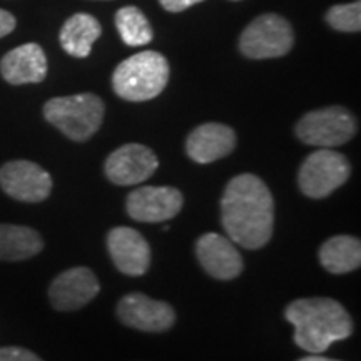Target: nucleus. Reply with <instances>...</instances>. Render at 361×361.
Returning <instances> with one entry per match:
<instances>
[{
  "label": "nucleus",
  "instance_id": "nucleus-11",
  "mask_svg": "<svg viewBox=\"0 0 361 361\" xmlns=\"http://www.w3.org/2000/svg\"><path fill=\"white\" fill-rule=\"evenodd\" d=\"M184 197L171 186H144L133 191L126 200V209L139 223H162L183 209Z\"/></svg>",
  "mask_w": 361,
  "mask_h": 361
},
{
  "label": "nucleus",
  "instance_id": "nucleus-15",
  "mask_svg": "<svg viewBox=\"0 0 361 361\" xmlns=\"http://www.w3.org/2000/svg\"><path fill=\"white\" fill-rule=\"evenodd\" d=\"M236 147V133L226 124L206 123L197 126L188 135L186 152L197 164L211 162L229 156Z\"/></svg>",
  "mask_w": 361,
  "mask_h": 361
},
{
  "label": "nucleus",
  "instance_id": "nucleus-17",
  "mask_svg": "<svg viewBox=\"0 0 361 361\" xmlns=\"http://www.w3.org/2000/svg\"><path fill=\"white\" fill-rule=\"evenodd\" d=\"M102 27L99 20L90 13H74L62 25L59 40H61L62 49L72 57L84 59L87 57L92 45L101 37Z\"/></svg>",
  "mask_w": 361,
  "mask_h": 361
},
{
  "label": "nucleus",
  "instance_id": "nucleus-25",
  "mask_svg": "<svg viewBox=\"0 0 361 361\" xmlns=\"http://www.w3.org/2000/svg\"><path fill=\"white\" fill-rule=\"evenodd\" d=\"M298 361H338V360L326 358V356H319V355H310V356H305V358H301Z\"/></svg>",
  "mask_w": 361,
  "mask_h": 361
},
{
  "label": "nucleus",
  "instance_id": "nucleus-16",
  "mask_svg": "<svg viewBox=\"0 0 361 361\" xmlns=\"http://www.w3.org/2000/svg\"><path fill=\"white\" fill-rule=\"evenodd\" d=\"M0 74L12 85L42 82L47 78V57L44 49L34 42L12 49L0 61Z\"/></svg>",
  "mask_w": 361,
  "mask_h": 361
},
{
  "label": "nucleus",
  "instance_id": "nucleus-13",
  "mask_svg": "<svg viewBox=\"0 0 361 361\" xmlns=\"http://www.w3.org/2000/svg\"><path fill=\"white\" fill-rule=\"evenodd\" d=\"M107 250L116 268L128 276H142L151 266V246L141 233L128 226L111 229Z\"/></svg>",
  "mask_w": 361,
  "mask_h": 361
},
{
  "label": "nucleus",
  "instance_id": "nucleus-19",
  "mask_svg": "<svg viewBox=\"0 0 361 361\" xmlns=\"http://www.w3.org/2000/svg\"><path fill=\"white\" fill-rule=\"evenodd\" d=\"M44 250V239L32 228L0 224V261H25Z\"/></svg>",
  "mask_w": 361,
  "mask_h": 361
},
{
  "label": "nucleus",
  "instance_id": "nucleus-4",
  "mask_svg": "<svg viewBox=\"0 0 361 361\" xmlns=\"http://www.w3.org/2000/svg\"><path fill=\"white\" fill-rule=\"evenodd\" d=\"M104 112L102 99L90 92L54 97L44 104L45 121L75 142L89 141L101 129Z\"/></svg>",
  "mask_w": 361,
  "mask_h": 361
},
{
  "label": "nucleus",
  "instance_id": "nucleus-22",
  "mask_svg": "<svg viewBox=\"0 0 361 361\" xmlns=\"http://www.w3.org/2000/svg\"><path fill=\"white\" fill-rule=\"evenodd\" d=\"M0 361H44L30 350L20 346H6L0 348Z\"/></svg>",
  "mask_w": 361,
  "mask_h": 361
},
{
  "label": "nucleus",
  "instance_id": "nucleus-21",
  "mask_svg": "<svg viewBox=\"0 0 361 361\" xmlns=\"http://www.w3.org/2000/svg\"><path fill=\"white\" fill-rule=\"evenodd\" d=\"M326 22L340 32H360L361 30V4L360 0L351 4L335 6L326 12Z\"/></svg>",
  "mask_w": 361,
  "mask_h": 361
},
{
  "label": "nucleus",
  "instance_id": "nucleus-2",
  "mask_svg": "<svg viewBox=\"0 0 361 361\" xmlns=\"http://www.w3.org/2000/svg\"><path fill=\"white\" fill-rule=\"evenodd\" d=\"M284 318L295 326V343L311 355H322L333 343L353 333V319L333 298H300L284 310Z\"/></svg>",
  "mask_w": 361,
  "mask_h": 361
},
{
  "label": "nucleus",
  "instance_id": "nucleus-10",
  "mask_svg": "<svg viewBox=\"0 0 361 361\" xmlns=\"http://www.w3.org/2000/svg\"><path fill=\"white\" fill-rule=\"evenodd\" d=\"M159 168V161L154 151L142 144H124L104 164V173L111 183L117 186H134L151 178Z\"/></svg>",
  "mask_w": 361,
  "mask_h": 361
},
{
  "label": "nucleus",
  "instance_id": "nucleus-18",
  "mask_svg": "<svg viewBox=\"0 0 361 361\" xmlns=\"http://www.w3.org/2000/svg\"><path fill=\"white\" fill-rule=\"evenodd\" d=\"M319 263L333 274H346L358 269L361 264L360 239L348 234L329 238L319 247Z\"/></svg>",
  "mask_w": 361,
  "mask_h": 361
},
{
  "label": "nucleus",
  "instance_id": "nucleus-24",
  "mask_svg": "<svg viewBox=\"0 0 361 361\" xmlns=\"http://www.w3.org/2000/svg\"><path fill=\"white\" fill-rule=\"evenodd\" d=\"M200 2H202V0H159L161 6L168 12H183Z\"/></svg>",
  "mask_w": 361,
  "mask_h": 361
},
{
  "label": "nucleus",
  "instance_id": "nucleus-7",
  "mask_svg": "<svg viewBox=\"0 0 361 361\" xmlns=\"http://www.w3.org/2000/svg\"><path fill=\"white\" fill-rule=\"evenodd\" d=\"M295 44V34L284 17L278 13H263L243 30L239 51L247 59L263 61L286 56Z\"/></svg>",
  "mask_w": 361,
  "mask_h": 361
},
{
  "label": "nucleus",
  "instance_id": "nucleus-6",
  "mask_svg": "<svg viewBox=\"0 0 361 361\" xmlns=\"http://www.w3.org/2000/svg\"><path fill=\"white\" fill-rule=\"evenodd\" d=\"M351 164L345 154L322 147L311 152L298 173V186L311 200H323L350 179Z\"/></svg>",
  "mask_w": 361,
  "mask_h": 361
},
{
  "label": "nucleus",
  "instance_id": "nucleus-14",
  "mask_svg": "<svg viewBox=\"0 0 361 361\" xmlns=\"http://www.w3.org/2000/svg\"><path fill=\"white\" fill-rule=\"evenodd\" d=\"M196 255L202 269L221 281L238 278L245 268L241 252L234 243L218 233L202 234L196 243Z\"/></svg>",
  "mask_w": 361,
  "mask_h": 361
},
{
  "label": "nucleus",
  "instance_id": "nucleus-12",
  "mask_svg": "<svg viewBox=\"0 0 361 361\" xmlns=\"http://www.w3.org/2000/svg\"><path fill=\"white\" fill-rule=\"evenodd\" d=\"M101 284L89 268L78 266L61 273L49 286V300L57 311H75L99 295Z\"/></svg>",
  "mask_w": 361,
  "mask_h": 361
},
{
  "label": "nucleus",
  "instance_id": "nucleus-23",
  "mask_svg": "<svg viewBox=\"0 0 361 361\" xmlns=\"http://www.w3.org/2000/svg\"><path fill=\"white\" fill-rule=\"evenodd\" d=\"M16 27H17L16 17H13L11 12L0 8V39L6 37L8 34H12L13 30H16Z\"/></svg>",
  "mask_w": 361,
  "mask_h": 361
},
{
  "label": "nucleus",
  "instance_id": "nucleus-8",
  "mask_svg": "<svg viewBox=\"0 0 361 361\" xmlns=\"http://www.w3.org/2000/svg\"><path fill=\"white\" fill-rule=\"evenodd\" d=\"M0 188L20 202L45 201L52 192V178L32 161H8L0 168Z\"/></svg>",
  "mask_w": 361,
  "mask_h": 361
},
{
  "label": "nucleus",
  "instance_id": "nucleus-3",
  "mask_svg": "<svg viewBox=\"0 0 361 361\" xmlns=\"http://www.w3.org/2000/svg\"><path fill=\"white\" fill-rule=\"evenodd\" d=\"M169 64L162 54L144 51L121 62L112 74V89L129 102L151 101L166 89Z\"/></svg>",
  "mask_w": 361,
  "mask_h": 361
},
{
  "label": "nucleus",
  "instance_id": "nucleus-5",
  "mask_svg": "<svg viewBox=\"0 0 361 361\" xmlns=\"http://www.w3.org/2000/svg\"><path fill=\"white\" fill-rule=\"evenodd\" d=\"M358 124L355 116L341 106L311 111L298 121L296 135L301 142L316 147H338L355 137Z\"/></svg>",
  "mask_w": 361,
  "mask_h": 361
},
{
  "label": "nucleus",
  "instance_id": "nucleus-20",
  "mask_svg": "<svg viewBox=\"0 0 361 361\" xmlns=\"http://www.w3.org/2000/svg\"><path fill=\"white\" fill-rule=\"evenodd\" d=\"M116 27L121 39L130 47H141L152 40V29L146 16L137 7H123L116 12Z\"/></svg>",
  "mask_w": 361,
  "mask_h": 361
},
{
  "label": "nucleus",
  "instance_id": "nucleus-9",
  "mask_svg": "<svg viewBox=\"0 0 361 361\" xmlns=\"http://www.w3.org/2000/svg\"><path fill=\"white\" fill-rule=\"evenodd\" d=\"M116 313L126 326L146 333L168 331L176 323L173 306L142 293H129L121 298Z\"/></svg>",
  "mask_w": 361,
  "mask_h": 361
},
{
  "label": "nucleus",
  "instance_id": "nucleus-1",
  "mask_svg": "<svg viewBox=\"0 0 361 361\" xmlns=\"http://www.w3.org/2000/svg\"><path fill=\"white\" fill-rule=\"evenodd\" d=\"M221 223L234 245L261 250L274 229V200L258 176L239 174L228 183L221 200Z\"/></svg>",
  "mask_w": 361,
  "mask_h": 361
}]
</instances>
